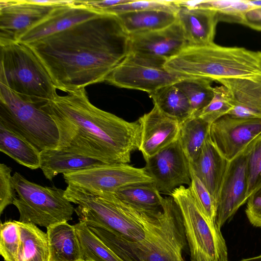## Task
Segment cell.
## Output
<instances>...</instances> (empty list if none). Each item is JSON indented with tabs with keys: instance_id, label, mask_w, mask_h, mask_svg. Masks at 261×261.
Instances as JSON below:
<instances>
[{
	"instance_id": "obj_17",
	"label": "cell",
	"mask_w": 261,
	"mask_h": 261,
	"mask_svg": "<svg viewBox=\"0 0 261 261\" xmlns=\"http://www.w3.org/2000/svg\"><path fill=\"white\" fill-rule=\"evenodd\" d=\"M102 13L74 3L55 8L47 16L23 34L17 42L29 44L62 32Z\"/></svg>"
},
{
	"instance_id": "obj_24",
	"label": "cell",
	"mask_w": 261,
	"mask_h": 261,
	"mask_svg": "<svg viewBox=\"0 0 261 261\" xmlns=\"http://www.w3.org/2000/svg\"><path fill=\"white\" fill-rule=\"evenodd\" d=\"M0 150L31 169L40 166V151L21 136L0 124Z\"/></svg>"
},
{
	"instance_id": "obj_16",
	"label": "cell",
	"mask_w": 261,
	"mask_h": 261,
	"mask_svg": "<svg viewBox=\"0 0 261 261\" xmlns=\"http://www.w3.org/2000/svg\"><path fill=\"white\" fill-rule=\"evenodd\" d=\"M138 120L141 126L139 150L144 159L155 154L178 139L180 122L155 105Z\"/></svg>"
},
{
	"instance_id": "obj_39",
	"label": "cell",
	"mask_w": 261,
	"mask_h": 261,
	"mask_svg": "<svg viewBox=\"0 0 261 261\" xmlns=\"http://www.w3.org/2000/svg\"><path fill=\"white\" fill-rule=\"evenodd\" d=\"M130 0L111 1H75L76 3L91 8L97 11L102 12L107 9L119 4L127 3Z\"/></svg>"
},
{
	"instance_id": "obj_1",
	"label": "cell",
	"mask_w": 261,
	"mask_h": 261,
	"mask_svg": "<svg viewBox=\"0 0 261 261\" xmlns=\"http://www.w3.org/2000/svg\"><path fill=\"white\" fill-rule=\"evenodd\" d=\"M129 36L118 16L102 13L26 44L67 93L106 81L129 53Z\"/></svg>"
},
{
	"instance_id": "obj_41",
	"label": "cell",
	"mask_w": 261,
	"mask_h": 261,
	"mask_svg": "<svg viewBox=\"0 0 261 261\" xmlns=\"http://www.w3.org/2000/svg\"><path fill=\"white\" fill-rule=\"evenodd\" d=\"M248 2L252 6L259 7L261 6V1H249Z\"/></svg>"
},
{
	"instance_id": "obj_2",
	"label": "cell",
	"mask_w": 261,
	"mask_h": 261,
	"mask_svg": "<svg viewBox=\"0 0 261 261\" xmlns=\"http://www.w3.org/2000/svg\"><path fill=\"white\" fill-rule=\"evenodd\" d=\"M65 196L78 205L80 221L105 229L126 242L139 260L151 254L174 253L183 244L185 232L180 211L173 201L165 199L155 214L136 209L114 194H93L68 185Z\"/></svg>"
},
{
	"instance_id": "obj_18",
	"label": "cell",
	"mask_w": 261,
	"mask_h": 261,
	"mask_svg": "<svg viewBox=\"0 0 261 261\" xmlns=\"http://www.w3.org/2000/svg\"><path fill=\"white\" fill-rule=\"evenodd\" d=\"M177 20L189 46H203L214 43L218 14L214 10L181 6Z\"/></svg>"
},
{
	"instance_id": "obj_26",
	"label": "cell",
	"mask_w": 261,
	"mask_h": 261,
	"mask_svg": "<svg viewBox=\"0 0 261 261\" xmlns=\"http://www.w3.org/2000/svg\"><path fill=\"white\" fill-rule=\"evenodd\" d=\"M17 222L21 240L18 261H49L47 233L34 224Z\"/></svg>"
},
{
	"instance_id": "obj_9",
	"label": "cell",
	"mask_w": 261,
	"mask_h": 261,
	"mask_svg": "<svg viewBox=\"0 0 261 261\" xmlns=\"http://www.w3.org/2000/svg\"><path fill=\"white\" fill-rule=\"evenodd\" d=\"M63 175L67 185L96 195L114 194L127 185L154 182L144 167L125 163L103 164Z\"/></svg>"
},
{
	"instance_id": "obj_10",
	"label": "cell",
	"mask_w": 261,
	"mask_h": 261,
	"mask_svg": "<svg viewBox=\"0 0 261 261\" xmlns=\"http://www.w3.org/2000/svg\"><path fill=\"white\" fill-rule=\"evenodd\" d=\"M182 79L167 70L164 64L128 53L106 81L120 88L150 94L163 87L175 84Z\"/></svg>"
},
{
	"instance_id": "obj_19",
	"label": "cell",
	"mask_w": 261,
	"mask_h": 261,
	"mask_svg": "<svg viewBox=\"0 0 261 261\" xmlns=\"http://www.w3.org/2000/svg\"><path fill=\"white\" fill-rule=\"evenodd\" d=\"M218 82L227 88L232 98L233 108L228 115L261 119V77L226 79Z\"/></svg>"
},
{
	"instance_id": "obj_40",
	"label": "cell",
	"mask_w": 261,
	"mask_h": 261,
	"mask_svg": "<svg viewBox=\"0 0 261 261\" xmlns=\"http://www.w3.org/2000/svg\"><path fill=\"white\" fill-rule=\"evenodd\" d=\"M238 261H261V254L253 257L243 258Z\"/></svg>"
},
{
	"instance_id": "obj_31",
	"label": "cell",
	"mask_w": 261,
	"mask_h": 261,
	"mask_svg": "<svg viewBox=\"0 0 261 261\" xmlns=\"http://www.w3.org/2000/svg\"><path fill=\"white\" fill-rule=\"evenodd\" d=\"M233 108L231 96L223 85L214 88V96L210 102L197 116L211 124L221 117L229 114Z\"/></svg>"
},
{
	"instance_id": "obj_5",
	"label": "cell",
	"mask_w": 261,
	"mask_h": 261,
	"mask_svg": "<svg viewBox=\"0 0 261 261\" xmlns=\"http://www.w3.org/2000/svg\"><path fill=\"white\" fill-rule=\"evenodd\" d=\"M0 82L37 102H47L58 95L40 60L27 45L19 42L1 46Z\"/></svg>"
},
{
	"instance_id": "obj_36",
	"label": "cell",
	"mask_w": 261,
	"mask_h": 261,
	"mask_svg": "<svg viewBox=\"0 0 261 261\" xmlns=\"http://www.w3.org/2000/svg\"><path fill=\"white\" fill-rule=\"evenodd\" d=\"M12 169L4 163L0 164V214L16 198L12 182Z\"/></svg>"
},
{
	"instance_id": "obj_11",
	"label": "cell",
	"mask_w": 261,
	"mask_h": 261,
	"mask_svg": "<svg viewBox=\"0 0 261 261\" xmlns=\"http://www.w3.org/2000/svg\"><path fill=\"white\" fill-rule=\"evenodd\" d=\"M261 136V119L226 115L210 125L209 138L220 152L230 161Z\"/></svg>"
},
{
	"instance_id": "obj_38",
	"label": "cell",
	"mask_w": 261,
	"mask_h": 261,
	"mask_svg": "<svg viewBox=\"0 0 261 261\" xmlns=\"http://www.w3.org/2000/svg\"><path fill=\"white\" fill-rule=\"evenodd\" d=\"M241 24L258 31H261V6H254L243 15Z\"/></svg>"
},
{
	"instance_id": "obj_27",
	"label": "cell",
	"mask_w": 261,
	"mask_h": 261,
	"mask_svg": "<svg viewBox=\"0 0 261 261\" xmlns=\"http://www.w3.org/2000/svg\"><path fill=\"white\" fill-rule=\"evenodd\" d=\"M149 95L154 105L180 124L191 117L189 100L175 84L161 88Z\"/></svg>"
},
{
	"instance_id": "obj_35",
	"label": "cell",
	"mask_w": 261,
	"mask_h": 261,
	"mask_svg": "<svg viewBox=\"0 0 261 261\" xmlns=\"http://www.w3.org/2000/svg\"><path fill=\"white\" fill-rule=\"evenodd\" d=\"M190 170L191 181L189 188L195 202L208 221L213 224H216L215 202L204 184L191 168Z\"/></svg>"
},
{
	"instance_id": "obj_43",
	"label": "cell",
	"mask_w": 261,
	"mask_h": 261,
	"mask_svg": "<svg viewBox=\"0 0 261 261\" xmlns=\"http://www.w3.org/2000/svg\"><path fill=\"white\" fill-rule=\"evenodd\" d=\"M185 261V260H184Z\"/></svg>"
},
{
	"instance_id": "obj_22",
	"label": "cell",
	"mask_w": 261,
	"mask_h": 261,
	"mask_svg": "<svg viewBox=\"0 0 261 261\" xmlns=\"http://www.w3.org/2000/svg\"><path fill=\"white\" fill-rule=\"evenodd\" d=\"M49 261H84L74 225L61 222L47 228Z\"/></svg>"
},
{
	"instance_id": "obj_33",
	"label": "cell",
	"mask_w": 261,
	"mask_h": 261,
	"mask_svg": "<svg viewBox=\"0 0 261 261\" xmlns=\"http://www.w3.org/2000/svg\"><path fill=\"white\" fill-rule=\"evenodd\" d=\"M179 6L174 1H134L113 6L103 13L118 14L127 12L161 11L177 14Z\"/></svg>"
},
{
	"instance_id": "obj_14",
	"label": "cell",
	"mask_w": 261,
	"mask_h": 261,
	"mask_svg": "<svg viewBox=\"0 0 261 261\" xmlns=\"http://www.w3.org/2000/svg\"><path fill=\"white\" fill-rule=\"evenodd\" d=\"M129 36V54L164 64L188 45L177 20L166 28Z\"/></svg>"
},
{
	"instance_id": "obj_29",
	"label": "cell",
	"mask_w": 261,
	"mask_h": 261,
	"mask_svg": "<svg viewBox=\"0 0 261 261\" xmlns=\"http://www.w3.org/2000/svg\"><path fill=\"white\" fill-rule=\"evenodd\" d=\"M84 261H123L115 254L84 222L74 225Z\"/></svg>"
},
{
	"instance_id": "obj_21",
	"label": "cell",
	"mask_w": 261,
	"mask_h": 261,
	"mask_svg": "<svg viewBox=\"0 0 261 261\" xmlns=\"http://www.w3.org/2000/svg\"><path fill=\"white\" fill-rule=\"evenodd\" d=\"M103 164L106 163L57 148L40 152V168L46 178L50 181L60 173L74 172Z\"/></svg>"
},
{
	"instance_id": "obj_25",
	"label": "cell",
	"mask_w": 261,
	"mask_h": 261,
	"mask_svg": "<svg viewBox=\"0 0 261 261\" xmlns=\"http://www.w3.org/2000/svg\"><path fill=\"white\" fill-rule=\"evenodd\" d=\"M116 15L129 35L161 30L177 20L176 14L161 11L127 12Z\"/></svg>"
},
{
	"instance_id": "obj_7",
	"label": "cell",
	"mask_w": 261,
	"mask_h": 261,
	"mask_svg": "<svg viewBox=\"0 0 261 261\" xmlns=\"http://www.w3.org/2000/svg\"><path fill=\"white\" fill-rule=\"evenodd\" d=\"M12 182L17 194L13 204L19 212V221L47 228L72 219L75 208L65 197L64 190L41 186L17 172L12 175Z\"/></svg>"
},
{
	"instance_id": "obj_20",
	"label": "cell",
	"mask_w": 261,
	"mask_h": 261,
	"mask_svg": "<svg viewBox=\"0 0 261 261\" xmlns=\"http://www.w3.org/2000/svg\"><path fill=\"white\" fill-rule=\"evenodd\" d=\"M229 162L208 137L197 158L190 164L191 170L211 194L216 206Z\"/></svg>"
},
{
	"instance_id": "obj_42",
	"label": "cell",
	"mask_w": 261,
	"mask_h": 261,
	"mask_svg": "<svg viewBox=\"0 0 261 261\" xmlns=\"http://www.w3.org/2000/svg\"><path fill=\"white\" fill-rule=\"evenodd\" d=\"M143 261H144V260H143Z\"/></svg>"
},
{
	"instance_id": "obj_30",
	"label": "cell",
	"mask_w": 261,
	"mask_h": 261,
	"mask_svg": "<svg viewBox=\"0 0 261 261\" xmlns=\"http://www.w3.org/2000/svg\"><path fill=\"white\" fill-rule=\"evenodd\" d=\"M213 81L203 78H184L175 85L184 94L190 104L191 117H195L214 96Z\"/></svg>"
},
{
	"instance_id": "obj_28",
	"label": "cell",
	"mask_w": 261,
	"mask_h": 261,
	"mask_svg": "<svg viewBox=\"0 0 261 261\" xmlns=\"http://www.w3.org/2000/svg\"><path fill=\"white\" fill-rule=\"evenodd\" d=\"M210 125L198 116L180 124L178 141L190 164L197 158L208 138Z\"/></svg>"
},
{
	"instance_id": "obj_4",
	"label": "cell",
	"mask_w": 261,
	"mask_h": 261,
	"mask_svg": "<svg viewBox=\"0 0 261 261\" xmlns=\"http://www.w3.org/2000/svg\"><path fill=\"white\" fill-rule=\"evenodd\" d=\"M181 78H203L212 81L261 77V51L243 47L223 46L214 42L188 45L164 64Z\"/></svg>"
},
{
	"instance_id": "obj_8",
	"label": "cell",
	"mask_w": 261,
	"mask_h": 261,
	"mask_svg": "<svg viewBox=\"0 0 261 261\" xmlns=\"http://www.w3.org/2000/svg\"><path fill=\"white\" fill-rule=\"evenodd\" d=\"M180 210L191 261H228V249L221 228L208 221L184 186L171 196Z\"/></svg>"
},
{
	"instance_id": "obj_6",
	"label": "cell",
	"mask_w": 261,
	"mask_h": 261,
	"mask_svg": "<svg viewBox=\"0 0 261 261\" xmlns=\"http://www.w3.org/2000/svg\"><path fill=\"white\" fill-rule=\"evenodd\" d=\"M47 102L23 98L0 82V124L21 136L40 152L58 146L56 124L44 109Z\"/></svg>"
},
{
	"instance_id": "obj_12",
	"label": "cell",
	"mask_w": 261,
	"mask_h": 261,
	"mask_svg": "<svg viewBox=\"0 0 261 261\" xmlns=\"http://www.w3.org/2000/svg\"><path fill=\"white\" fill-rule=\"evenodd\" d=\"M144 167L160 192L171 196L176 188L191 181L189 162L178 140L145 159Z\"/></svg>"
},
{
	"instance_id": "obj_32",
	"label": "cell",
	"mask_w": 261,
	"mask_h": 261,
	"mask_svg": "<svg viewBox=\"0 0 261 261\" xmlns=\"http://www.w3.org/2000/svg\"><path fill=\"white\" fill-rule=\"evenodd\" d=\"M0 254L5 261H18L21 240L17 221L1 223Z\"/></svg>"
},
{
	"instance_id": "obj_23",
	"label": "cell",
	"mask_w": 261,
	"mask_h": 261,
	"mask_svg": "<svg viewBox=\"0 0 261 261\" xmlns=\"http://www.w3.org/2000/svg\"><path fill=\"white\" fill-rule=\"evenodd\" d=\"M114 194L122 202L141 211L155 214L162 210L164 197L153 182L127 185Z\"/></svg>"
},
{
	"instance_id": "obj_13",
	"label": "cell",
	"mask_w": 261,
	"mask_h": 261,
	"mask_svg": "<svg viewBox=\"0 0 261 261\" xmlns=\"http://www.w3.org/2000/svg\"><path fill=\"white\" fill-rule=\"evenodd\" d=\"M57 6L38 0H1L0 45L17 42Z\"/></svg>"
},
{
	"instance_id": "obj_37",
	"label": "cell",
	"mask_w": 261,
	"mask_h": 261,
	"mask_svg": "<svg viewBox=\"0 0 261 261\" xmlns=\"http://www.w3.org/2000/svg\"><path fill=\"white\" fill-rule=\"evenodd\" d=\"M245 214L252 225L261 228V187L249 195L246 202Z\"/></svg>"
},
{
	"instance_id": "obj_3",
	"label": "cell",
	"mask_w": 261,
	"mask_h": 261,
	"mask_svg": "<svg viewBox=\"0 0 261 261\" xmlns=\"http://www.w3.org/2000/svg\"><path fill=\"white\" fill-rule=\"evenodd\" d=\"M44 107L58 127V149L106 164H128L132 153L139 150V120L128 122L96 107L85 88L57 95Z\"/></svg>"
},
{
	"instance_id": "obj_34",
	"label": "cell",
	"mask_w": 261,
	"mask_h": 261,
	"mask_svg": "<svg viewBox=\"0 0 261 261\" xmlns=\"http://www.w3.org/2000/svg\"><path fill=\"white\" fill-rule=\"evenodd\" d=\"M246 170L248 198L254 191L261 187V136L247 148Z\"/></svg>"
},
{
	"instance_id": "obj_15",
	"label": "cell",
	"mask_w": 261,
	"mask_h": 261,
	"mask_svg": "<svg viewBox=\"0 0 261 261\" xmlns=\"http://www.w3.org/2000/svg\"><path fill=\"white\" fill-rule=\"evenodd\" d=\"M247 148L229 162L216 202V223L220 228L247 202Z\"/></svg>"
}]
</instances>
